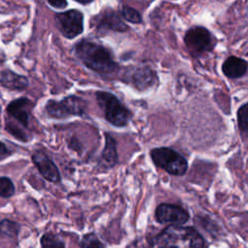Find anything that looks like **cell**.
<instances>
[{
  "label": "cell",
  "instance_id": "obj_1",
  "mask_svg": "<svg viewBox=\"0 0 248 248\" xmlns=\"http://www.w3.org/2000/svg\"><path fill=\"white\" fill-rule=\"evenodd\" d=\"M74 50L77 58L86 68L99 75L108 76L119 69L110 50L96 42L81 39L75 44Z\"/></svg>",
  "mask_w": 248,
  "mask_h": 248
},
{
  "label": "cell",
  "instance_id": "obj_2",
  "mask_svg": "<svg viewBox=\"0 0 248 248\" xmlns=\"http://www.w3.org/2000/svg\"><path fill=\"white\" fill-rule=\"evenodd\" d=\"M204 241L192 227L170 225L151 238L145 248H203Z\"/></svg>",
  "mask_w": 248,
  "mask_h": 248
},
{
  "label": "cell",
  "instance_id": "obj_3",
  "mask_svg": "<svg viewBox=\"0 0 248 248\" xmlns=\"http://www.w3.org/2000/svg\"><path fill=\"white\" fill-rule=\"evenodd\" d=\"M95 97L108 122L115 127L128 125L132 118V113L115 95L107 91H97Z\"/></svg>",
  "mask_w": 248,
  "mask_h": 248
},
{
  "label": "cell",
  "instance_id": "obj_4",
  "mask_svg": "<svg viewBox=\"0 0 248 248\" xmlns=\"http://www.w3.org/2000/svg\"><path fill=\"white\" fill-rule=\"evenodd\" d=\"M153 164L168 173L182 176L188 170L187 160L177 151L170 147H157L150 151Z\"/></svg>",
  "mask_w": 248,
  "mask_h": 248
},
{
  "label": "cell",
  "instance_id": "obj_5",
  "mask_svg": "<svg viewBox=\"0 0 248 248\" xmlns=\"http://www.w3.org/2000/svg\"><path fill=\"white\" fill-rule=\"evenodd\" d=\"M184 43L192 56L200 57L212 51L217 41L205 27L193 26L186 31Z\"/></svg>",
  "mask_w": 248,
  "mask_h": 248
},
{
  "label": "cell",
  "instance_id": "obj_6",
  "mask_svg": "<svg viewBox=\"0 0 248 248\" xmlns=\"http://www.w3.org/2000/svg\"><path fill=\"white\" fill-rule=\"evenodd\" d=\"M46 110L52 118L62 119L70 116H82L85 113L84 101L75 95L67 96L60 101L49 100L46 104Z\"/></svg>",
  "mask_w": 248,
  "mask_h": 248
},
{
  "label": "cell",
  "instance_id": "obj_7",
  "mask_svg": "<svg viewBox=\"0 0 248 248\" xmlns=\"http://www.w3.org/2000/svg\"><path fill=\"white\" fill-rule=\"evenodd\" d=\"M56 26L67 39H74L83 32V15L73 9L54 15Z\"/></svg>",
  "mask_w": 248,
  "mask_h": 248
},
{
  "label": "cell",
  "instance_id": "obj_8",
  "mask_svg": "<svg viewBox=\"0 0 248 248\" xmlns=\"http://www.w3.org/2000/svg\"><path fill=\"white\" fill-rule=\"evenodd\" d=\"M91 26H94L99 32H126L129 29L121 16L108 8L103 10L91 19Z\"/></svg>",
  "mask_w": 248,
  "mask_h": 248
},
{
  "label": "cell",
  "instance_id": "obj_9",
  "mask_svg": "<svg viewBox=\"0 0 248 248\" xmlns=\"http://www.w3.org/2000/svg\"><path fill=\"white\" fill-rule=\"evenodd\" d=\"M155 218L161 224L183 225L189 218V213L181 206L173 203H161L156 207Z\"/></svg>",
  "mask_w": 248,
  "mask_h": 248
},
{
  "label": "cell",
  "instance_id": "obj_10",
  "mask_svg": "<svg viewBox=\"0 0 248 248\" xmlns=\"http://www.w3.org/2000/svg\"><path fill=\"white\" fill-rule=\"evenodd\" d=\"M125 78L127 82L131 83L140 91H144L154 86L158 81L156 73L149 67L132 68V70L127 73Z\"/></svg>",
  "mask_w": 248,
  "mask_h": 248
},
{
  "label": "cell",
  "instance_id": "obj_11",
  "mask_svg": "<svg viewBox=\"0 0 248 248\" xmlns=\"http://www.w3.org/2000/svg\"><path fill=\"white\" fill-rule=\"evenodd\" d=\"M32 161L38 169L40 174L47 181L57 183L61 180V175L56 165L43 151H36L32 155Z\"/></svg>",
  "mask_w": 248,
  "mask_h": 248
},
{
  "label": "cell",
  "instance_id": "obj_12",
  "mask_svg": "<svg viewBox=\"0 0 248 248\" xmlns=\"http://www.w3.org/2000/svg\"><path fill=\"white\" fill-rule=\"evenodd\" d=\"M32 107L33 104L28 98L21 97L11 102L7 107V111L20 125L26 128L29 124Z\"/></svg>",
  "mask_w": 248,
  "mask_h": 248
},
{
  "label": "cell",
  "instance_id": "obj_13",
  "mask_svg": "<svg viewBox=\"0 0 248 248\" xmlns=\"http://www.w3.org/2000/svg\"><path fill=\"white\" fill-rule=\"evenodd\" d=\"M118 163V154L116 149V142L114 139L108 135L105 134V147L101 154L100 165L104 169L113 168Z\"/></svg>",
  "mask_w": 248,
  "mask_h": 248
},
{
  "label": "cell",
  "instance_id": "obj_14",
  "mask_svg": "<svg viewBox=\"0 0 248 248\" xmlns=\"http://www.w3.org/2000/svg\"><path fill=\"white\" fill-rule=\"evenodd\" d=\"M222 72L229 78H242L247 72V62L242 58L230 56L224 61Z\"/></svg>",
  "mask_w": 248,
  "mask_h": 248
},
{
  "label": "cell",
  "instance_id": "obj_15",
  "mask_svg": "<svg viewBox=\"0 0 248 248\" xmlns=\"http://www.w3.org/2000/svg\"><path fill=\"white\" fill-rule=\"evenodd\" d=\"M0 84L11 90H23L28 86V80L24 76L3 70L0 72Z\"/></svg>",
  "mask_w": 248,
  "mask_h": 248
},
{
  "label": "cell",
  "instance_id": "obj_16",
  "mask_svg": "<svg viewBox=\"0 0 248 248\" xmlns=\"http://www.w3.org/2000/svg\"><path fill=\"white\" fill-rule=\"evenodd\" d=\"M19 226L8 219L0 220V239H13L17 236Z\"/></svg>",
  "mask_w": 248,
  "mask_h": 248
},
{
  "label": "cell",
  "instance_id": "obj_17",
  "mask_svg": "<svg viewBox=\"0 0 248 248\" xmlns=\"http://www.w3.org/2000/svg\"><path fill=\"white\" fill-rule=\"evenodd\" d=\"M42 248H65L64 242L55 234L46 232L41 237Z\"/></svg>",
  "mask_w": 248,
  "mask_h": 248
},
{
  "label": "cell",
  "instance_id": "obj_18",
  "mask_svg": "<svg viewBox=\"0 0 248 248\" xmlns=\"http://www.w3.org/2000/svg\"><path fill=\"white\" fill-rule=\"evenodd\" d=\"M120 16H121V18H124L125 20L135 23V24H139L142 21L140 14L136 9L129 7V6H123L121 8Z\"/></svg>",
  "mask_w": 248,
  "mask_h": 248
},
{
  "label": "cell",
  "instance_id": "obj_19",
  "mask_svg": "<svg viewBox=\"0 0 248 248\" xmlns=\"http://www.w3.org/2000/svg\"><path fill=\"white\" fill-rule=\"evenodd\" d=\"M237 124L243 136L247 135L248 131V108L247 103L243 104L237 110Z\"/></svg>",
  "mask_w": 248,
  "mask_h": 248
},
{
  "label": "cell",
  "instance_id": "obj_20",
  "mask_svg": "<svg viewBox=\"0 0 248 248\" xmlns=\"http://www.w3.org/2000/svg\"><path fill=\"white\" fill-rule=\"evenodd\" d=\"M15 193V186L9 177H0V197L10 198Z\"/></svg>",
  "mask_w": 248,
  "mask_h": 248
},
{
  "label": "cell",
  "instance_id": "obj_21",
  "mask_svg": "<svg viewBox=\"0 0 248 248\" xmlns=\"http://www.w3.org/2000/svg\"><path fill=\"white\" fill-rule=\"evenodd\" d=\"M81 248H105L100 239L96 236L95 233L85 234L80 242Z\"/></svg>",
  "mask_w": 248,
  "mask_h": 248
},
{
  "label": "cell",
  "instance_id": "obj_22",
  "mask_svg": "<svg viewBox=\"0 0 248 248\" xmlns=\"http://www.w3.org/2000/svg\"><path fill=\"white\" fill-rule=\"evenodd\" d=\"M6 129L10 134H12L14 137L18 139L19 140H22V141H27L28 140V137H27L26 133L19 126L16 125L15 123L10 122V121L7 120Z\"/></svg>",
  "mask_w": 248,
  "mask_h": 248
},
{
  "label": "cell",
  "instance_id": "obj_23",
  "mask_svg": "<svg viewBox=\"0 0 248 248\" xmlns=\"http://www.w3.org/2000/svg\"><path fill=\"white\" fill-rule=\"evenodd\" d=\"M47 4L54 7V8H57V9H63L65 7H67L68 3L66 1H63V0H55V1H47Z\"/></svg>",
  "mask_w": 248,
  "mask_h": 248
},
{
  "label": "cell",
  "instance_id": "obj_24",
  "mask_svg": "<svg viewBox=\"0 0 248 248\" xmlns=\"http://www.w3.org/2000/svg\"><path fill=\"white\" fill-rule=\"evenodd\" d=\"M10 154H11V151L7 148V146L3 142L0 141V161L8 157Z\"/></svg>",
  "mask_w": 248,
  "mask_h": 248
},
{
  "label": "cell",
  "instance_id": "obj_25",
  "mask_svg": "<svg viewBox=\"0 0 248 248\" xmlns=\"http://www.w3.org/2000/svg\"><path fill=\"white\" fill-rule=\"evenodd\" d=\"M77 2L81 5H87V4H90L92 1H77Z\"/></svg>",
  "mask_w": 248,
  "mask_h": 248
}]
</instances>
